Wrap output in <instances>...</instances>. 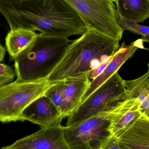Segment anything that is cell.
I'll return each mask as SVG.
<instances>
[{
  "mask_svg": "<svg viewBox=\"0 0 149 149\" xmlns=\"http://www.w3.org/2000/svg\"><path fill=\"white\" fill-rule=\"evenodd\" d=\"M0 13L10 29L37 31L45 36L69 38L87 30L64 0H0Z\"/></svg>",
  "mask_w": 149,
  "mask_h": 149,
  "instance_id": "cell-1",
  "label": "cell"
},
{
  "mask_svg": "<svg viewBox=\"0 0 149 149\" xmlns=\"http://www.w3.org/2000/svg\"><path fill=\"white\" fill-rule=\"evenodd\" d=\"M120 47L119 42L93 29H87L72 40L48 80L58 82L88 76L101 64L109 61Z\"/></svg>",
  "mask_w": 149,
  "mask_h": 149,
  "instance_id": "cell-2",
  "label": "cell"
},
{
  "mask_svg": "<svg viewBox=\"0 0 149 149\" xmlns=\"http://www.w3.org/2000/svg\"><path fill=\"white\" fill-rule=\"evenodd\" d=\"M71 41L69 38L45 36L38 33L36 39L14 59L15 80L48 79Z\"/></svg>",
  "mask_w": 149,
  "mask_h": 149,
  "instance_id": "cell-3",
  "label": "cell"
},
{
  "mask_svg": "<svg viewBox=\"0 0 149 149\" xmlns=\"http://www.w3.org/2000/svg\"><path fill=\"white\" fill-rule=\"evenodd\" d=\"M57 82L15 80L0 87V122H24L22 113L35 100L45 95Z\"/></svg>",
  "mask_w": 149,
  "mask_h": 149,
  "instance_id": "cell-4",
  "label": "cell"
},
{
  "mask_svg": "<svg viewBox=\"0 0 149 149\" xmlns=\"http://www.w3.org/2000/svg\"><path fill=\"white\" fill-rule=\"evenodd\" d=\"M79 16L87 29H93L120 42L124 30L116 17V5L110 0H64Z\"/></svg>",
  "mask_w": 149,
  "mask_h": 149,
  "instance_id": "cell-5",
  "label": "cell"
},
{
  "mask_svg": "<svg viewBox=\"0 0 149 149\" xmlns=\"http://www.w3.org/2000/svg\"><path fill=\"white\" fill-rule=\"evenodd\" d=\"M127 99L124 80L116 72L93 92L74 113L68 116L66 126L75 125L101 112L112 110Z\"/></svg>",
  "mask_w": 149,
  "mask_h": 149,
  "instance_id": "cell-6",
  "label": "cell"
},
{
  "mask_svg": "<svg viewBox=\"0 0 149 149\" xmlns=\"http://www.w3.org/2000/svg\"><path fill=\"white\" fill-rule=\"evenodd\" d=\"M114 108L101 112L75 125L65 126V137L70 149H103L113 135L110 127Z\"/></svg>",
  "mask_w": 149,
  "mask_h": 149,
  "instance_id": "cell-7",
  "label": "cell"
},
{
  "mask_svg": "<svg viewBox=\"0 0 149 149\" xmlns=\"http://www.w3.org/2000/svg\"><path fill=\"white\" fill-rule=\"evenodd\" d=\"M60 123L46 127L25 136L2 149H70Z\"/></svg>",
  "mask_w": 149,
  "mask_h": 149,
  "instance_id": "cell-8",
  "label": "cell"
},
{
  "mask_svg": "<svg viewBox=\"0 0 149 149\" xmlns=\"http://www.w3.org/2000/svg\"><path fill=\"white\" fill-rule=\"evenodd\" d=\"M22 118L41 128L61 123L63 120L59 110L45 95L38 98L25 108Z\"/></svg>",
  "mask_w": 149,
  "mask_h": 149,
  "instance_id": "cell-9",
  "label": "cell"
},
{
  "mask_svg": "<svg viewBox=\"0 0 149 149\" xmlns=\"http://www.w3.org/2000/svg\"><path fill=\"white\" fill-rule=\"evenodd\" d=\"M143 43L141 38L132 42L129 45H127L123 42L101 74L90 82L87 90L81 99V104L93 92L117 72L122 66L134 56L138 48H143Z\"/></svg>",
  "mask_w": 149,
  "mask_h": 149,
  "instance_id": "cell-10",
  "label": "cell"
},
{
  "mask_svg": "<svg viewBox=\"0 0 149 149\" xmlns=\"http://www.w3.org/2000/svg\"><path fill=\"white\" fill-rule=\"evenodd\" d=\"M117 137L120 149H149V115L141 113Z\"/></svg>",
  "mask_w": 149,
  "mask_h": 149,
  "instance_id": "cell-11",
  "label": "cell"
},
{
  "mask_svg": "<svg viewBox=\"0 0 149 149\" xmlns=\"http://www.w3.org/2000/svg\"><path fill=\"white\" fill-rule=\"evenodd\" d=\"M63 81V95L60 112L63 120L78 109L91 82L88 76L67 79Z\"/></svg>",
  "mask_w": 149,
  "mask_h": 149,
  "instance_id": "cell-12",
  "label": "cell"
},
{
  "mask_svg": "<svg viewBox=\"0 0 149 149\" xmlns=\"http://www.w3.org/2000/svg\"><path fill=\"white\" fill-rule=\"evenodd\" d=\"M139 102L136 98H128L113 110L110 127L111 134L116 136L141 114Z\"/></svg>",
  "mask_w": 149,
  "mask_h": 149,
  "instance_id": "cell-13",
  "label": "cell"
},
{
  "mask_svg": "<svg viewBox=\"0 0 149 149\" xmlns=\"http://www.w3.org/2000/svg\"><path fill=\"white\" fill-rule=\"evenodd\" d=\"M38 33L23 29H10L5 38V46L11 60L30 45Z\"/></svg>",
  "mask_w": 149,
  "mask_h": 149,
  "instance_id": "cell-14",
  "label": "cell"
},
{
  "mask_svg": "<svg viewBox=\"0 0 149 149\" xmlns=\"http://www.w3.org/2000/svg\"><path fill=\"white\" fill-rule=\"evenodd\" d=\"M116 11L120 15L137 23L149 18V0H116Z\"/></svg>",
  "mask_w": 149,
  "mask_h": 149,
  "instance_id": "cell-15",
  "label": "cell"
},
{
  "mask_svg": "<svg viewBox=\"0 0 149 149\" xmlns=\"http://www.w3.org/2000/svg\"><path fill=\"white\" fill-rule=\"evenodd\" d=\"M128 98L137 99L141 113L149 115V74L146 73L140 78L124 80Z\"/></svg>",
  "mask_w": 149,
  "mask_h": 149,
  "instance_id": "cell-16",
  "label": "cell"
},
{
  "mask_svg": "<svg viewBox=\"0 0 149 149\" xmlns=\"http://www.w3.org/2000/svg\"><path fill=\"white\" fill-rule=\"evenodd\" d=\"M116 17L119 24L123 30H127L135 34L143 36L149 33V27L139 24L138 23L126 19L116 12Z\"/></svg>",
  "mask_w": 149,
  "mask_h": 149,
  "instance_id": "cell-17",
  "label": "cell"
},
{
  "mask_svg": "<svg viewBox=\"0 0 149 149\" xmlns=\"http://www.w3.org/2000/svg\"><path fill=\"white\" fill-rule=\"evenodd\" d=\"M64 81H59L51 87L45 95L54 103L61 112L63 95Z\"/></svg>",
  "mask_w": 149,
  "mask_h": 149,
  "instance_id": "cell-18",
  "label": "cell"
},
{
  "mask_svg": "<svg viewBox=\"0 0 149 149\" xmlns=\"http://www.w3.org/2000/svg\"><path fill=\"white\" fill-rule=\"evenodd\" d=\"M15 76L12 67L0 62V87L12 82Z\"/></svg>",
  "mask_w": 149,
  "mask_h": 149,
  "instance_id": "cell-19",
  "label": "cell"
},
{
  "mask_svg": "<svg viewBox=\"0 0 149 149\" xmlns=\"http://www.w3.org/2000/svg\"><path fill=\"white\" fill-rule=\"evenodd\" d=\"M120 149L118 137L112 135L106 142L103 149Z\"/></svg>",
  "mask_w": 149,
  "mask_h": 149,
  "instance_id": "cell-20",
  "label": "cell"
},
{
  "mask_svg": "<svg viewBox=\"0 0 149 149\" xmlns=\"http://www.w3.org/2000/svg\"><path fill=\"white\" fill-rule=\"evenodd\" d=\"M6 53L5 48L0 43V62H2L4 59Z\"/></svg>",
  "mask_w": 149,
  "mask_h": 149,
  "instance_id": "cell-21",
  "label": "cell"
},
{
  "mask_svg": "<svg viewBox=\"0 0 149 149\" xmlns=\"http://www.w3.org/2000/svg\"><path fill=\"white\" fill-rule=\"evenodd\" d=\"M141 39L143 42H146L149 43V33L145 36H142Z\"/></svg>",
  "mask_w": 149,
  "mask_h": 149,
  "instance_id": "cell-22",
  "label": "cell"
},
{
  "mask_svg": "<svg viewBox=\"0 0 149 149\" xmlns=\"http://www.w3.org/2000/svg\"><path fill=\"white\" fill-rule=\"evenodd\" d=\"M148 73L149 74V63H148Z\"/></svg>",
  "mask_w": 149,
  "mask_h": 149,
  "instance_id": "cell-23",
  "label": "cell"
},
{
  "mask_svg": "<svg viewBox=\"0 0 149 149\" xmlns=\"http://www.w3.org/2000/svg\"><path fill=\"white\" fill-rule=\"evenodd\" d=\"M110 1H112L114 2L115 3L116 2V0H110Z\"/></svg>",
  "mask_w": 149,
  "mask_h": 149,
  "instance_id": "cell-24",
  "label": "cell"
}]
</instances>
